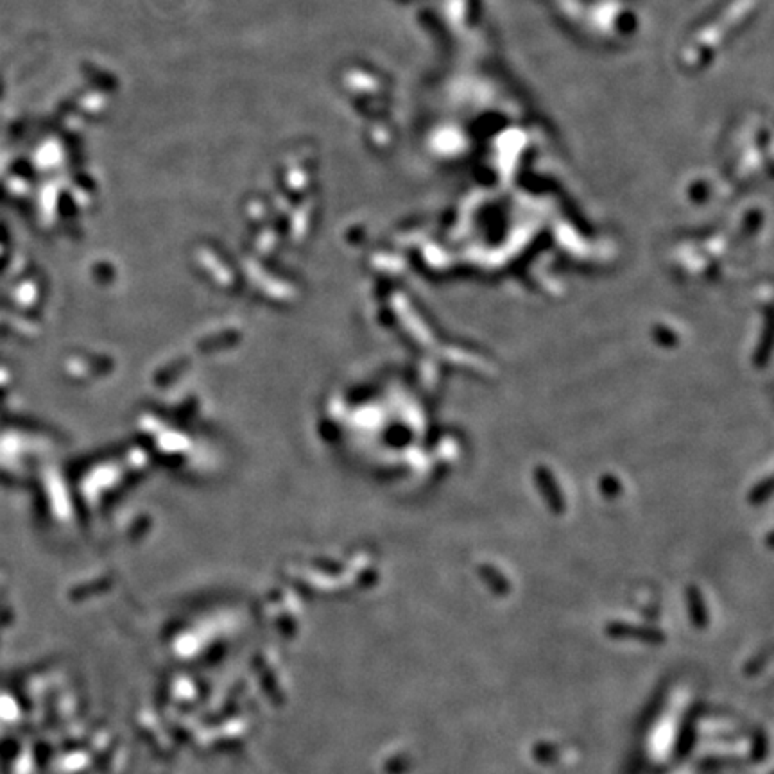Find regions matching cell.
I'll use <instances>...</instances> for the list:
<instances>
[{
	"label": "cell",
	"mask_w": 774,
	"mask_h": 774,
	"mask_svg": "<svg viewBox=\"0 0 774 774\" xmlns=\"http://www.w3.org/2000/svg\"><path fill=\"white\" fill-rule=\"evenodd\" d=\"M608 634L613 638H634V640L660 644L665 640L663 633L653 627H641V625H629L624 622H613L608 625Z\"/></svg>",
	"instance_id": "1"
}]
</instances>
